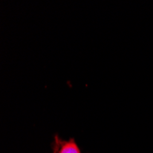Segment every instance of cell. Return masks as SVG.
Listing matches in <instances>:
<instances>
[{
	"label": "cell",
	"mask_w": 153,
	"mask_h": 153,
	"mask_svg": "<svg viewBox=\"0 0 153 153\" xmlns=\"http://www.w3.org/2000/svg\"><path fill=\"white\" fill-rule=\"evenodd\" d=\"M59 153H81V152L76 143L74 140H71L63 144Z\"/></svg>",
	"instance_id": "6da1fadb"
}]
</instances>
